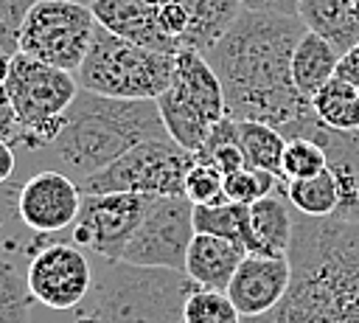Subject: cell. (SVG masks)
I'll return each instance as SVG.
<instances>
[{"instance_id":"cell-1","label":"cell","mask_w":359,"mask_h":323,"mask_svg":"<svg viewBox=\"0 0 359 323\" xmlns=\"http://www.w3.org/2000/svg\"><path fill=\"white\" fill-rule=\"evenodd\" d=\"M303 34L300 17L244 8L230 31L205 51L222 81L230 118L269 124L286 140L314 138L323 121L292 79V53Z\"/></svg>"},{"instance_id":"cell-2","label":"cell","mask_w":359,"mask_h":323,"mask_svg":"<svg viewBox=\"0 0 359 323\" xmlns=\"http://www.w3.org/2000/svg\"><path fill=\"white\" fill-rule=\"evenodd\" d=\"M289 261L283 301L244 323H359V219L297 213Z\"/></svg>"},{"instance_id":"cell-3","label":"cell","mask_w":359,"mask_h":323,"mask_svg":"<svg viewBox=\"0 0 359 323\" xmlns=\"http://www.w3.org/2000/svg\"><path fill=\"white\" fill-rule=\"evenodd\" d=\"M157 101L149 98H112L90 90H79L65 124L48 152L79 180L101 171L132 146L165 138ZM171 138V135H168Z\"/></svg>"},{"instance_id":"cell-4","label":"cell","mask_w":359,"mask_h":323,"mask_svg":"<svg viewBox=\"0 0 359 323\" xmlns=\"http://www.w3.org/2000/svg\"><path fill=\"white\" fill-rule=\"evenodd\" d=\"M196 284L182 270L109 261L90 289L93 323H182V309Z\"/></svg>"},{"instance_id":"cell-5","label":"cell","mask_w":359,"mask_h":323,"mask_svg":"<svg viewBox=\"0 0 359 323\" xmlns=\"http://www.w3.org/2000/svg\"><path fill=\"white\" fill-rule=\"evenodd\" d=\"M174 76V56L115 37L98 25L93 45L76 70L79 87L112 98L154 101Z\"/></svg>"},{"instance_id":"cell-6","label":"cell","mask_w":359,"mask_h":323,"mask_svg":"<svg viewBox=\"0 0 359 323\" xmlns=\"http://www.w3.org/2000/svg\"><path fill=\"white\" fill-rule=\"evenodd\" d=\"M6 90L25 129V149H48L56 140L65 124V112L81 87L76 73L45 65L20 51L11 59Z\"/></svg>"},{"instance_id":"cell-7","label":"cell","mask_w":359,"mask_h":323,"mask_svg":"<svg viewBox=\"0 0 359 323\" xmlns=\"http://www.w3.org/2000/svg\"><path fill=\"white\" fill-rule=\"evenodd\" d=\"M196 154L182 149L177 140L151 138L132 146L126 154L104 166L101 171L76 180L81 194H107V191H129V194H185V174L194 166Z\"/></svg>"},{"instance_id":"cell-8","label":"cell","mask_w":359,"mask_h":323,"mask_svg":"<svg viewBox=\"0 0 359 323\" xmlns=\"http://www.w3.org/2000/svg\"><path fill=\"white\" fill-rule=\"evenodd\" d=\"M95 31L98 22L90 6L76 0H34L22 22L20 51L45 65L76 73Z\"/></svg>"},{"instance_id":"cell-9","label":"cell","mask_w":359,"mask_h":323,"mask_svg":"<svg viewBox=\"0 0 359 323\" xmlns=\"http://www.w3.org/2000/svg\"><path fill=\"white\" fill-rule=\"evenodd\" d=\"M194 236V202L185 194L151 197L121 261L185 272V256Z\"/></svg>"},{"instance_id":"cell-10","label":"cell","mask_w":359,"mask_h":323,"mask_svg":"<svg viewBox=\"0 0 359 323\" xmlns=\"http://www.w3.org/2000/svg\"><path fill=\"white\" fill-rule=\"evenodd\" d=\"M149 194L129 191H107V194H84L81 211L70 225V242L98 253L107 261H121L123 250L137 230Z\"/></svg>"},{"instance_id":"cell-11","label":"cell","mask_w":359,"mask_h":323,"mask_svg":"<svg viewBox=\"0 0 359 323\" xmlns=\"http://www.w3.org/2000/svg\"><path fill=\"white\" fill-rule=\"evenodd\" d=\"M28 286L34 301L48 309H76L93 289V267L79 244L50 239L28 261Z\"/></svg>"},{"instance_id":"cell-12","label":"cell","mask_w":359,"mask_h":323,"mask_svg":"<svg viewBox=\"0 0 359 323\" xmlns=\"http://www.w3.org/2000/svg\"><path fill=\"white\" fill-rule=\"evenodd\" d=\"M81 197L73 177L62 171H36L17 194V213L36 233H62L76 222Z\"/></svg>"},{"instance_id":"cell-13","label":"cell","mask_w":359,"mask_h":323,"mask_svg":"<svg viewBox=\"0 0 359 323\" xmlns=\"http://www.w3.org/2000/svg\"><path fill=\"white\" fill-rule=\"evenodd\" d=\"M292 284L289 256H258L247 253L227 284V298L241 317H258L275 309Z\"/></svg>"},{"instance_id":"cell-14","label":"cell","mask_w":359,"mask_h":323,"mask_svg":"<svg viewBox=\"0 0 359 323\" xmlns=\"http://www.w3.org/2000/svg\"><path fill=\"white\" fill-rule=\"evenodd\" d=\"M90 8L95 14V22L115 37L168 56H177L182 51V45L163 31L154 0H95Z\"/></svg>"},{"instance_id":"cell-15","label":"cell","mask_w":359,"mask_h":323,"mask_svg":"<svg viewBox=\"0 0 359 323\" xmlns=\"http://www.w3.org/2000/svg\"><path fill=\"white\" fill-rule=\"evenodd\" d=\"M244 256H247V247L238 242L210 236V233H196L185 256V275L202 289L224 292Z\"/></svg>"},{"instance_id":"cell-16","label":"cell","mask_w":359,"mask_h":323,"mask_svg":"<svg viewBox=\"0 0 359 323\" xmlns=\"http://www.w3.org/2000/svg\"><path fill=\"white\" fill-rule=\"evenodd\" d=\"M294 233V216L292 205L280 191L261 197L250 205V239L247 253L258 256H289Z\"/></svg>"},{"instance_id":"cell-17","label":"cell","mask_w":359,"mask_h":323,"mask_svg":"<svg viewBox=\"0 0 359 323\" xmlns=\"http://www.w3.org/2000/svg\"><path fill=\"white\" fill-rule=\"evenodd\" d=\"M297 17L306 31L320 34L339 53L359 45V6L353 0H300Z\"/></svg>"},{"instance_id":"cell-18","label":"cell","mask_w":359,"mask_h":323,"mask_svg":"<svg viewBox=\"0 0 359 323\" xmlns=\"http://www.w3.org/2000/svg\"><path fill=\"white\" fill-rule=\"evenodd\" d=\"M339 56L342 53L328 39H323L314 31H306L297 39L294 53H292V79H294V87L311 101L314 93L334 79Z\"/></svg>"},{"instance_id":"cell-19","label":"cell","mask_w":359,"mask_h":323,"mask_svg":"<svg viewBox=\"0 0 359 323\" xmlns=\"http://www.w3.org/2000/svg\"><path fill=\"white\" fill-rule=\"evenodd\" d=\"M188 8V31L182 37V48L210 51L238 20L244 11L241 0H182Z\"/></svg>"},{"instance_id":"cell-20","label":"cell","mask_w":359,"mask_h":323,"mask_svg":"<svg viewBox=\"0 0 359 323\" xmlns=\"http://www.w3.org/2000/svg\"><path fill=\"white\" fill-rule=\"evenodd\" d=\"M280 194L303 216H334L342 202L339 180L328 166L323 171H317L314 177L280 183Z\"/></svg>"},{"instance_id":"cell-21","label":"cell","mask_w":359,"mask_h":323,"mask_svg":"<svg viewBox=\"0 0 359 323\" xmlns=\"http://www.w3.org/2000/svg\"><path fill=\"white\" fill-rule=\"evenodd\" d=\"M311 110L331 129H339V132L359 129V90L356 84H348L337 76L314 93Z\"/></svg>"},{"instance_id":"cell-22","label":"cell","mask_w":359,"mask_h":323,"mask_svg":"<svg viewBox=\"0 0 359 323\" xmlns=\"http://www.w3.org/2000/svg\"><path fill=\"white\" fill-rule=\"evenodd\" d=\"M238 146L244 152L247 166L264 169L280 177L286 138L275 126L261 124V121H238Z\"/></svg>"},{"instance_id":"cell-23","label":"cell","mask_w":359,"mask_h":323,"mask_svg":"<svg viewBox=\"0 0 359 323\" xmlns=\"http://www.w3.org/2000/svg\"><path fill=\"white\" fill-rule=\"evenodd\" d=\"M194 228L196 233L222 236L247 247L250 239V205L244 202H216V205H194Z\"/></svg>"},{"instance_id":"cell-24","label":"cell","mask_w":359,"mask_h":323,"mask_svg":"<svg viewBox=\"0 0 359 323\" xmlns=\"http://www.w3.org/2000/svg\"><path fill=\"white\" fill-rule=\"evenodd\" d=\"M31 286L28 275L14 261L0 258V323H31Z\"/></svg>"},{"instance_id":"cell-25","label":"cell","mask_w":359,"mask_h":323,"mask_svg":"<svg viewBox=\"0 0 359 323\" xmlns=\"http://www.w3.org/2000/svg\"><path fill=\"white\" fill-rule=\"evenodd\" d=\"M182 323H244V317L233 306L227 292L196 286L185 301Z\"/></svg>"},{"instance_id":"cell-26","label":"cell","mask_w":359,"mask_h":323,"mask_svg":"<svg viewBox=\"0 0 359 323\" xmlns=\"http://www.w3.org/2000/svg\"><path fill=\"white\" fill-rule=\"evenodd\" d=\"M275 191H280V177L272 174V171L244 166V169H238V171L224 174V197H227L230 202L252 205L255 199L269 197V194H275Z\"/></svg>"},{"instance_id":"cell-27","label":"cell","mask_w":359,"mask_h":323,"mask_svg":"<svg viewBox=\"0 0 359 323\" xmlns=\"http://www.w3.org/2000/svg\"><path fill=\"white\" fill-rule=\"evenodd\" d=\"M328 166V157L323 146L311 138H289L283 149V166H280V183L286 180H303L314 177Z\"/></svg>"},{"instance_id":"cell-28","label":"cell","mask_w":359,"mask_h":323,"mask_svg":"<svg viewBox=\"0 0 359 323\" xmlns=\"http://www.w3.org/2000/svg\"><path fill=\"white\" fill-rule=\"evenodd\" d=\"M185 197L194 205H216L224 202V174L208 163V160H194V166L185 174Z\"/></svg>"},{"instance_id":"cell-29","label":"cell","mask_w":359,"mask_h":323,"mask_svg":"<svg viewBox=\"0 0 359 323\" xmlns=\"http://www.w3.org/2000/svg\"><path fill=\"white\" fill-rule=\"evenodd\" d=\"M31 6L34 0H0V53H20V34Z\"/></svg>"},{"instance_id":"cell-30","label":"cell","mask_w":359,"mask_h":323,"mask_svg":"<svg viewBox=\"0 0 359 323\" xmlns=\"http://www.w3.org/2000/svg\"><path fill=\"white\" fill-rule=\"evenodd\" d=\"M0 138L6 143H11L14 149H25L28 146V138H25V129H22V121L11 104V95L6 90V84H0Z\"/></svg>"},{"instance_id":"cell-31","label":"cell","mask_w":359,"mask_h":323,"mask_svg":"<svg viewBox=\"0 0 359 323\" xmlns=\"http://www.w3.org/2000/svg\"><path fill=\"white\" fill-rule=\"evenodd\" d=\"M154 6H157V20H160L163 31L182 45V37L188 31V8H185V3L182 0H154Z\"/></svg>"},{"instance_id":"cell-32","label":"cell","mask_w":359,"mask_h":323,"mask_svg":"<svg viewBox=\"0 0 359 323\" xmlns=\"http://www.w3.org/2000/svg\"><path fill=\"white\" fill-rule=\"evenodd\" d=\"M247 11H261V14H283V17H297L300 0H241Z\"/></svg>"},{"instance_id":"cell-33","label":"cell","mask_w":359,"mask_h":323,"mask_svg":"<svg viewBox=\"0 0 359 323\" xmlns=\"http://www.w3.org/2000/svg\"><path fill=\"white\" fill-rule=\"evenodd\" d=\"M337 79L348 81V84H356L359 87V45H353L351 51H345L337 62Z\"/></svg>"},{"instance_id":"cell-34","label":"cell","mask_w":359,"mask_h":323,"mask_svg":"<svg viewBox=\"0 0 359 323\" xmlns=\"http://www.w3.org/2000/svg\"><path fill=\"white\" fill-rule=\"evenodd\" d=\"M14 152H17V149L0 138V185H3V183L11 177V171H14V163H17V160H14Z\"/></svg>"},{"instance_id":"cell-35","label":"cell","mask_w":359,"mask_h":323,"mask_svg":"<svg viewBox=\"0 0 359 323\" xmlns=\"http://www.w3.org/2000/svg\"><path fill=\"white\" fill-rule=\"evenodd\" d=\"M11 59H14V56H6V53H0V84H6V79H8V70H11Z\"/></svg>"},{"instance_id":"cell-36","label":"cell","mask_w":359,"mask_h":323,"mask_svg":"<svg viewBox=\"0 0 359 323\" xmlns=\"http://www.w3.org/2000/svg\"><path fill=\"white\" fill-rule=\"evenodd\" d=\"M76 3H84V6H93L95 0H76Z\"/></svg>"},{"instance_id":"cell-37","label":"cell","mask_w":359,"mask_h":323,"mask_svg":"<svg viewBox=\"0 0 359 323\" xmlns=\"http://www.w3.org/2000/svg\"><path fill=\"white\" fill-rule=\"evenodd\" d=\"M353 3H356V6H359V0H353Z\"/></svg>"},{"instance_id":"cell-38","label":"cell","mask_w":359,"mask_h":323,"mask_svg":"<svg viewBox=\"0 0 359 323\" xmlns=\"http://www.w3.org/2000/svg\"><path fill=\"white\" fill-rule=\"evenodd\" d=\"M356 90H359V87H356Z\"/></svg>"}]
</instances>
